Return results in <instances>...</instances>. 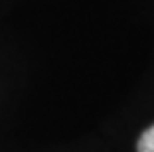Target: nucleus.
<instances>
[{
  "label": "nucleus",
  "instance_id": "f257e3e1",
  "mask_svg": "<svg viewBox=\"0 0 154 152\" xmlns=\"http://www.w3.org/2000/svg\"><path fill=\"white\" fill-rule=\"evenodd\" d=\"M138 152H154V125L138 140Z\"/></svg>",
  "mask_w": 154,
  "mask_h": 152
}]
</instances>
